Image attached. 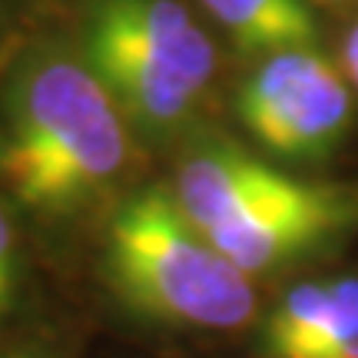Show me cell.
<instances>
[{"instance_id": "6da1fadb", "label": "cell", "mask_w": 358, "mask_h": 358, "mask_svg": "<svg viewBox=\"0 0 358 358\" xmlns=\"http://www.w3.org/2000/svg\"><path fill=\"white\" fill-rule=\"evenodd\" d=\"M133 127L80 50L37 40L0 77V189L30 216H70L127 176Z\"/></svg>"}, {"instance_id": "7a4b0ae2", "label": "cell", "mask_w": 358, "mask_h": 358, "mask_svg": "<svg viewBox=\"0 0 358 358\" xmlns=\"http://www.w3.org/2000/svg\"><path fill=\"white\" fill-rule=\"evenodd\" d=\"M182 216L245 275L302 256L358 219V192L289 176L236 146L192 150L173 182Z\"/></svg>"}, {"instance_id": "3957f363", "label": "cell", "mask_w": 358, "mask_h": 358, "mask_svg": "<svg viewBox=\"0 0 358 358\" xmlns=\"http://www.w3.org/2000/svg\"><path fill=\"white\" fill-rule=\"evenodd\" d=\"M106 275L127 306L169 325L226 332L256 312L252 275L232 266L166 189H143L113 213Z\"/></svg>"}, {"instance_id": "277c9868", "label": "cell", "mask_w": 358, "mask_h": 358, "mask_svg": "<svg viewBox=\"0 0 358 358\" xmlns=\"http://www.w3.org/2000/svg\"><path fill=\"white\" fill-rule=\"evenodd\" d=\"M239 120L279 159H322L352 127V83L315 47L259 60L239 90Z\"/></svg>"}, {"instance_id": "5b68a950", "label": "cell", "mask_w": 358, "mask_h": 358, "mask_svg": "<svg viewBox=\"0 0 358 358\" xmlns=\"http://www.w3.org/2000/svg\"><path fill=\"white\" fill-rule=\"evenodd\" d=\"M80 27L123 40L189 83L203 100L216 83V40L179 0H87Z\"/></svg>"}, {"instance_id": "8992f818", "label": "cell", "mask_w": 358, "mask_h": 358, "mask_svg": "<svg viewBox=\"0 0 358 358\" xmlns=\"http://www.w3.org/2000/svg\"><path fill=\"white\" fill-rule=\"evenodd\" d=\"M213 24L245 57H275L285 50L315 47L319 20L312 0H199Z\"/></svg>"}, {"instance_id": "52a82bcc", "label": "cell", "mask_w": 358, "mask_h": 358, "mask_svg": "<svg viewBox=\"0 0 358 358\" xmlns=\"http://www.w3.org/2000/svg\"><path fill=\"white\" fill-rule=\"evenodd\" d=\"M335 325V282H299L266 322L268 358H322Z\"/></svg>"}, {"instance_id": "ba28073f", "label": "cell", "mask_w": 358, "mask_h": 358, "mask_svg": "<svg viewBox=\"0 0 358 358\" xmlns=\"http://www.w3.org/2000/svg\"><path fill=\"white\" fill-rule=\"evenodd\" d=\"M322 358H358V279H335V325Z\"/></svg>"}, {"instance_id": "9c48e42d", "label": "cell", "mask_w": 358, "mask_h": 358, "mask_svg": "<svg viewBox=\"0 0 358 358\" xmlns=\"http://www.w3.org/2000/svg\"><path fill=\"white\" fill-rule=\"evenodd\" d=\"M20 279V252H17V229L10 213L0 203V315L10 308Z\"/></svg>"}, {"instance_id": "30bf717a", "label": "cell", "mask_w": 358, "mask_h": 358, "mask_svg": "<svg viewBox=\"0 0 358 358\" xmlns=\"http://www.w3.org/2000/svg\"><path fill=\"white\" fill-rule=\"evenodd\" d=\"M342 73H345L348 83L358 90V20L352 24L345 40H342Z\"/></svg>"}, {"instance_id": "8fae6325", "label": "cell", "mask_w": 358, "mask_h": 358, "mask_svg": "<svg viewBox=\"0 0 358 358\" xmlns=\"http://www.w3.org/2000/svg\"><path fill=\"white\" fill-rule=\"evenodd\" d=\"M0 358H37V355H27V352H10V355H0Z\"/></svg>"}, {"instance_id": "7c38bea8", "label": "cell", "mask_w": 358, "mask_h": 358, "mask_svg": "<svg viewBox=\"0 0 358 358\" xmlns=\"http://www.w3.org/2000/svg\"><path fill=\"white\" fill-rule=\"evenodd\" d=\"M322 3H355V0H322Z\"/></svg>"}]
</instances>
